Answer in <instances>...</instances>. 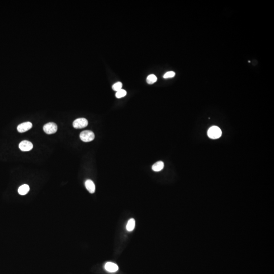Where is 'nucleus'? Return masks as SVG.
I'll list each match as a JSON object with an SVG mask.
<instances>
[{
	"instance_id": "nucleus-1",
	"label": "nucleus",
	"mask_w": 274,
	"mask_h": 274,
	"mask_svg": "<svg viewBox=\"0 0 274 274\" xmlns=\"http://www.w3.org/2000/svg\"><path fill=\"white\" fill-rule=\"evenodd\" d=\"M208 136L212 139H217L220 138L222 135V131L218 126H213L208 130Z\"/></svg>"
},
{
	"instance_id": "nucleus-2",
	"label": "nucleus",
	"mask_w": 274,
	"mask_h": 274,
	"mask_svg": "<svg viewBox=\"0 0 274 274\" xmlns=\"http://www.w3.org/2000/svg\"><path fill=\"white\" fill-rule=\"evenodd\" d=\"M95 137L94 133L91 130H84L80 134V138L84 142L92 141Z\"/></svg>"
},
{
	"instance_id": "nucleus-3",
	"label": "nucleus",
	"mask_w": 274,
	"mask_h": 274,
	"mask_svg": "<svg viewBox=\"0 0 274 274\" xmlns=\"http://www.w3.org/2000/svg\"><path fill=\"white\" fill-rule=\"evenodd\" d=\"M43 130L47 134H53L58 130V126L54 122H49L44 125Z\"/></svg>"
},
{
	"instance_id": "nucleus-4",
	"label": "nucleus",
	"mask_w": 274,
	"mask_h": 274,
	"mask_svg": "<svg viewBox=\"0 0 274 274\" xmlns=\"http://www.w3.org/2000/svg\"><path fill=\"white\" fill-rule=\"evenodd\" d=\"M88 123V122L86 118H79L74 121L73 125L75 129H81L87 127Z\"/></svg>"
},
{
	"instance_id": "nucleus-5",
	"label": "nucleus",
	"mask_w": 274,
	"mask_h": 274,
	"mask_svg": "<svg viewBox=\"0 0 274 274\" xmlns=\"http://www.w3.org/2000/svg\"><path fill=\"white\" fill-rule=\"evenodd\" d=\"M19 148L22 151H29L33 149V145L32 142L24 140L19 143Z\"/></svg>"
},
{
	"instance_id": "nucleus-6",
	"label": "nucleus",
	"mask_w": 274,
	"mask_h": 274,
	"mask_svg": "<svg viewBox=\"0 0 274 274\" xmlns=\"http://www.w3.org/2000/svg\"><path fill=\"white\" fill-rule=\"evenodd\" d=\"M33 126L32 123L29 121L27 122H23V123H21L20 125H18L17 126V130L19 133H25L26 132L29 130H30Z\"/></svg>"
},
{
	"instance_id": "nucleus-7",
	"label": "nucleus",
	"mask_w": 274,
	"mask_h": 274,
	"mask_svg": "<svg viewBox=\"0 0 274 274\" xmlns=\"http://www.w3.org/2000/svg\"><path fill=\"white\" fill-rule=\"evenodd\" d=\"M104 268L107 272L110 273H114L117 271L118 270V266L112 262H108L106 263Z\"/></svg>"
},
{
	"instance_id": "nucleus-8",
	"label": "nucleus",
	"mask_w": 274,
	"mask_h": 274,
	"mask_svg": "<svg viewBox=\"0 0 274 274\" xmlns=\"http://www.w3.org/2000/svg\"><path fill=\"white\" fill-rule=\"evenodd\" d=\"M85 187L91 193H93L96 191V187L93 181L91 180H87L85 182Z\"/></svg>"
},
{
	"instance_id": "nucleus-9",
	"label": "nucleus",
	"mask_w": 274,
	"mask_h": 274,
	"mask_svg": "<svg viewBox=\"0 0 274 274\" xmlns=\"http://www.w3.org/2000/svg\"><path fill=\"white\" fill-rule=\"evenodd\" d=\"M164 168V163L162 161L156 162V163L152 166V169L155 172H159L162 171Z\"/></svg>"
},
{
	"instance_id": "nucleus-10",
	"label": "nucleus",
	"mask_w": 274,
	"mask_h": 274,
	"mask_svg": "<svg viewBox=\"0 0 274 274\" xmlns=\"http://www.w3.org/2000/svg\"><path fill=\"white\" fill-rule=\"evenodd\" d=\"M30 191V187L27 184H23L18 188V192L19 195H26Z\"/></svg>"
},
{
	"instance_id": "nucleus-11",
	"label": "nucleus",
	"mask_w": 274,
	"mask_h": 274,
	"mask_svg": "<svg viewBox=\"0 0 274 274\" xmlns=\"http://www.w3.org/2000/svg\"><path fill=\"white\" fill-rule=\"evenodd\" d=\"M135 227V220L134 218H131L128 221L126 224V229L129 232H132L134 229Z\"/></svg>"
},
{
	"instance_id": "nucleus-12",
	"label": "nucleus",
	"mask_w": 274,
	"mask_h": 274,
	"mask_svg": "<svg viewBox=\"0 0 274 274\" xmlns=\"http://www.w3.org/2000/svg\"><path fill=\"white\" fill-rule=\"evenodd\" d=\"M157 77L156 76L154 75V74H151L150 75L148 76L147 78V82L149 84H154L157 81Z\"/></svg>"
},
{
	"instance_id": "nucleus-13",
	"label": "nucleus",
	"mask_w": 274,
	"mask_h": 274,
	"mask_svg": "<svg viewBox=\"0 0 274 274\" xmlns=\"http://www.w3.org/2000/svg\"><path fill=\"white\" fill-rule=\"evenodd\" d=\"M126 91L124 90V89H121L120 91L116 92V93L115 94V96H116V97L117 98L120 99V98H121V97H124L126 96Z\"/></svg>"
},
{
	"instance_id": "nucleus-14",
	"label": "nucleus",
	"mask_w": 274,
	"mask_h": 274,
	"mask_svg": "<svg viewBox=\"0 0 274 274\" xmlns=\"http://www.w3.org/2000/svg\"><path fill=\"white\" fill-rule=\"evenodd\" d=\"M122 84L121 82H117L116 83H115V84H114L112 86V89L114 90V91H116V92H118V91H120V89H122Z\"/></svg>"
},
{
	"instance_id": "nucleus-15",
	"label": "nucleus",
	"mask_w": 274,
	"mask_h": 274,
	"mask_svg": "<svg viewBox=\"0 0 274 274\" xmlns=\"http://www.w3.org/2000/svg\"><path fill=\"white\" fill-rule=\"evenodd\" d=\"M175 76V73L174 72L169 71L165 73L163 77L165 79H167V78H173Z\"/></svg>"
}]
</instances>
